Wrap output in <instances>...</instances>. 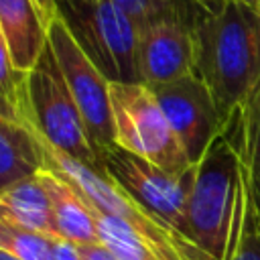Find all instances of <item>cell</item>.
<instances>
[{"label": "cell", "instance_id": "6da1fadb", "mask_svg": "<svg viewBox=\"0 0 260 260\" xmlns=\"http://www.w3.org/2000/svg\"><path fill=\"white\" fill-rule=\"evenodd\" d=\"M193 32L195 73L205 81L228 122L260 79V12L223 0L201 14Z\"/></svg>", "mask_w": 260, "mask_h": 260}, {"label": "cell", "instance_id": "7a4b0ae2", "mask_svg": "<svg viewBox=\"0 0 260 260\" xmlns=\"http://www.w3.org/2000/svg\"><path fill=\"white\" fill-rule=\"evenodd\" d=\"M37 136L43 146L45 167L61 175L65 181H69L79 191V195L89 203V207L126 221L154 250V254L160 260H215L207 252H203L195 242H191L189 238H185L158 217H154L150 211H146L134 199H130L100 169L85 165L73 158L71 154L55 148L39 132Z\"/></svg>", "mask_w": 260, "mask_h": 260}, {"label": "cell", "instance_id": "3957f363", "mask_svg": "<svg viewBox=\"0 0 260 260\" xmlns=\"http://www.w3.org/2000/svg\"><path fill=\"white\" fill-rule=\"evenodd\" d=\"M81 51L112 83L138 81V24L112 0H55Z\"/></svg>", "mask_w": 260, "mask_h": 260}, {"label": "cell", "instance_id": "277c9868", "mask_svg": "<svg viewBox=\"0 0 260 260\" xmlns=\"http://www.w3.org/2000/svg\"><path fill=\"white\" fill-rule=\"evenodd\" d=\"M240 156L221 134L195 165L189 195V238L211 258L221 260L228 246L238 195Z\"/></svg>", "mask_w": 260, "mask_h": 260}, {"label": "cell", "instance_id": "5b68a950", "mask_svg": "<svg viewBox=\"0 0 260 260\" xmlns=\"http://www.w3.org/2000/svg\"><path fill=\"white\" fill-rule=\"evenodd\" d=\"M114 144L181 175L193 167L158 100L144 83H112Z\"/></svg>", "mask_w": 260, "mask_h": 260}, {"label": "cell", "instance_id": "8992f818", "mask_svg": "<svg viewBox=\"0 0 260 260\" xmlns=\"http://www.w3.org/2000/svg\"><path fill=\"white\" fill-rule=\"evenodd\" d=\"M26 93L30 106L28 124L55 148L100 169L98 150L49 43L37 65L26 73Z\"/></svg>", "mask_w": 260, "mask_h": 260}, {"label": "cell", "instance_id": "52a82bcc", "mask_svg": "<svg viewBox=\"0 0 260 260\" xmlns=\"http://www.w3.org/2000/svg\"><path fill=\"white\" fill-rule=\"evenodd\" d=\"M100 171L130 199H134L154 217L189 238L187 209L195 165L189 171L175 175L148 162L146 158L120 148L118 144H112L100 152Z\"/></svg>", "mask_w": 260, "mask_h": 260}, {"label": "cell", "instance_id": "ba28073f", "mask_svg": "<svg viewBox=\"0 0 260 260\" xmlns=\"http://www.w3.org/2000/svg\"><path fill=\"white\" fill-rule=\"evenodd\" d=\"M49 47L83 116L100 158V152L114 144V116L110 95L112 81L81 51L59 16H55L49 24Z\"/></svg>", "mask_w": 260, "mask_h": 260}, {"label": "cell", "instance_id": "9c48e42d", "mask_svg": "<svg viewBox=\"0 0 260 260\" xmlns=\"http://www.w3.org/2000/svg\"><path fill=\"white\" fill-rule=\"evenodd\" d=\"M150 89L158 100L189 160L197 165L207 148L225 130V122L209 87L197 73H191Z\"/></svg>", "mask_w": 260, "mask_h": 260}, {"label": "cell", "instance_id": "30bf717a", "mask_svg": "<svg viewBox=\"0 0 260 260\" xmlns=\"http://www.w3.org/2000/svg\"><path fill=\"white\" fill-rule=\"evenodd\" d=\"M138 81L154 87L195 73V32L179 18L150 22L138 32Z\"/></svg>", "mask_w": 260, "mask_h": 260}, {"label": "cell", "instance_id": "8fae6325", "mask_svg": "<svg viewBox=\"0 0 260 260\" xmlns=\"http://www.w3.org/2000/svg\"><path fill=\"white\" fill-rule=\"evenodd\" d=\"M0 30L14 67L28 73L49 43V24L32 0H0Z\"/></svg>", "mask_w": 260, "mask_h": 260}, {"label": "cell", "instance_id": "7c38bea8", "mask_svg": "<svg viewBox=\"0 0 260 260\" xmlns=\"http://www.w3.org/2000/svg\"><path fill=\"white\" fill-rule=\"evenodd\" d=\"M221 260H260V179L242 156L236 207Z\"/></svg>", "mask_w": 260, "mask_h": 260}, {"label": "cell", "instance_id": "4fadbf2b", "mask_svg": "<svg viewBox=\"0 0 260 260\" xmlns=\"http://www.w3.org/2000/svg\"><path fill=\"white\" fill-rule=\"evenodd\" d=\"M41 177L53 203L55 236L61 240H69L77 246L100 242L93 209L79 195V191L69 181H65L61 175H57L47 167L41 169Z\"/></svg>", "mask_w": 260, "mask_h": 260}, {"label": "cell", "instance_id": "5bb4252c", "mask_svg": "<svg viewBox=\"0 0 260 260\" xmlns=\"http://www.w3.org/2000/svg\"><path fill=\"white\" fill-rule=\"evenodd\" d=\"M45 154L35 128L0 112V189L39 173Z\"/></svg>", "mask_w": 260, "mask_h": 260}, {"label": "cell", "instance_id": "9a60e30c", "mask_svg": "<svg viewBox=\"0 0 260 260\" xmlns=\"http://www.w3.org/2000/svg\"><path fill=\"white\" fill-rule=\"evenodd\" d=\"M0 209L30 230L55 236L53 203L41 171L0 189Z\"/></svg>", "mask_w": 260, "mask_h": 260}, {"label": "cell", "instance_id": "2e32d148", "mask_svg": "<svg viewBox=\"0 0 260 260\" xmlns=\"http://www.w3.org/2000/svg\"><path fill=\"white\" fill-rule=\"evenodd\" d=\"M223 136L236 152L260 173V79L225 122Z\"/></svg>", "mask_w": 260, "mask_h": 260}, {"label": "cell", "instance_id": "e0dca14e", "mask_svg": "<svg viewBox=\"0 0 260 260\" xmlns=\"http://www.w3.org/2000/svg\"><path fill=\"white\" fill-rule=\"evenodd\" d=\"M57 238L30 230L0 209V250L18 260H53Z\"/></svg>", "mask_w": 260, "mask_h": 260}, {"label": "cell", "instance_id": "ac0fdd59", "mask_svg": "<svg viewBox=\"0 0 260 260\" xmlns=\"http://www.w3.org/2000/svg\"><path fill=\"white\" fill-rule=\"evenodd\" d=\"M112 2H116L138 24V28L162 18H179L195 28L197 20L207 10L197 0H112Z\"/></svg>", "mask_w": 260, "mask_h": 260}, {"label": "cell", "instance_id": "d6986e66", "mask_svg": "<svg viewBox=\"0 0 260 260\" xmlns=\"http://www.w3.org/2000/svg\"><path fill=\"white\" fill-rule=\"evenodd\" d=\"M93 209V207H91ZM100 242L108 246L118 260H160L154 250L122 219L93 209Z\"/></svg>", "mask_w": 260, "mask_h": 260}, {"label": "cell", "instance_id": "ffe728a7", "mask_svg": "<svg viewBox=\"0 0 260 260\" xmlns=\"http://www.w3.org/2000/svg\"><path fill=\"white\" fill-rule=\"evenodd\" d=\"M77 248H79L81 260H118V256L108 246H104L102 242H95V244H79Z\"/></svg>", "mask_w": 260, "mask_h": 260}, {"label": "cell", "instance_id": "44dd1931", "mask_svg": "<svg viewBox=\"0 0 260 260\" xmlns=\"http://www.w3.org/2000/svg\"><path fill=\"white\" fill-rule=\"evenodd\" d=\"M53 260H81V254H79L77 244H73V242H69V240L57 238Z\"/></svg>", "mask_w": 260, "mask_h": 260}, {"label": "cell", "instance_id": "7402d4cb", "mask_svg": "<svg viewBox=\"0 0 260 260\" xmlns=\"http://www.w3.org/2000/svg\"><path fill=\"white\" fill-rule=\"evenodd\" d=\"M32 2L37 4V8H39V12H41L43 20H45L47 24H51V20L57 16V6H55V0H32Z\"/></svg>", "mask_w": 260, "mask_h": 260}, {"label": "cell", "instance_id": "603a6c76", "mask_svg": "<svg viewBox=\"0 0 260 260\" xmlns=\"http://www.w3.org/2000/svg\"><path fill=\"white\" fill-rule=\"evenodd\" d=\"M234 2H240V4H244V6H248V8L256 10V12H260V0H234Z\"/></svg>", "mask_w": 260, "mask_h": 260}, {"label": "cell", "instance_id": "cb8c5ba5", "mask_svg": "<svg viewBox=\"0 0 260 260\" xmlns=\"http://www.w3.org/2000/svg\"><path fill=\"white\" fill-rule=\"evenodd\" d=\"M197 2H199V4H203L207 10H213V8H217L223 0H197Z\"/></svg>", "mask_w": 260, "mask_h": 260}, {"label": "cell", "instance_id": "d4e9b609", "mask_svg": "<svg viewBox=\"0 0 260 260\" xmlns=\"http://www.w3.org/2000/svg\"><path fill=\"white\" fill-rule=\"evenodd\" d=\"M0 260H18V258H14V256H10V254H6V252L0 250Z\"/></svg>", "mask_w": 260, "mask_h": 260}, {"label": "cell", "instance_id": "484cf974", "mask_svg": "<svg viewBox=\"0 0 260 260\" xmlns=\"http://www.w3.org/2000/svg\"><path fill=\"white\" fill-rule=\"evenodd\" d=\"M256 175H258V179H260V173H256Z\"/></svg>", "mask_w": 260, "mask_h": 260}]
</instances>
